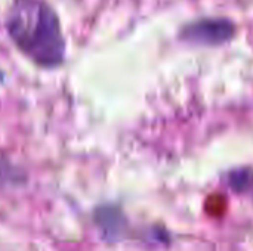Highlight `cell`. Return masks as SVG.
Instances as JSON below:
<instances>
[{
    "instance_id": "cell-1",
    "label": "cell",
    "mask_w": 253,
    "mask_h": 251,
    "mask_svg": "<svg viewBox=\"0 0 253 251\" xmlns=\"http://www.w3.org/2000/svg\"><path fill=\"white\" fill-rule=\"evenodd\" d=\"M4 25L13 44L36 65L56 68L64 62L61 22L46 0H12Z\"/></svg>"
},
{
    "instance_id": "cell-2",
    "label": "cell",
    "mask_w": 253,
    "mask_h": 251,
    "mask_svg": "<svg viewBox=\"0 0 253 251\" xmlns=\"http://www.w3.org/2000/svg\"><path fill=\"white\" fill-rule=\"evenodd\" d=\"M236 33L234 24L227 18H200L187 24L179 37L184 41L202 46H216L228 41Z\"/></svg>"
},
{
    "instance_id": "cell-3",
    "label": "cell",
    "mask_w": 253,
    "mask_h": 251,
    "mask_svg": "<svg viewBox=\"0 0 253 251\" xmlns=\"http://www.w3.org/2000/svg\"><path fill=\"white\" fill-rule=\"evenodd\" d=\"M0 77H1V74H0Z\"/></svg>"
}]
</instances>
